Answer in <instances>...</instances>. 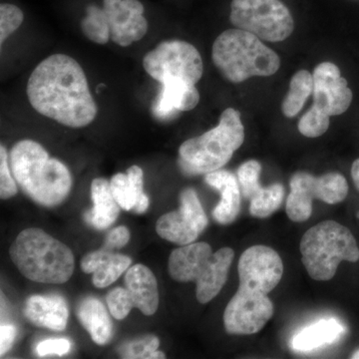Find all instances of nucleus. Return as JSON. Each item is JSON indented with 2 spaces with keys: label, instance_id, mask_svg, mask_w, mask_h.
<instances>
[{
  "label": "nucleus",
  "instance_id": "obj_1",
  "mask_svg": "<svg viewBox=\"0 0 359 359\" xmlns=\"http://www.w3.org/2000/svg\"><path fill=\"white\" fill-rule=\"evenodd\" d=\"M26 93L37 112L71 128L91 124L98 113L83 69L65 54L41 61L28 79Z\"/></svg>",
  "mask_w": 359,
  "mask_h": 359
},
{
  "label": "nucleus",
  "instance_id": "obj_2",
  "mask_svg": "<svg viewBox=\"0 0 359 359\" xmlns=\"http://www.w3.org/2000/svg\"><path fill=\"white\" fill-rule=\"evenodd\" d=\"M11 169L23 191L39 204L55 205L65 200L72 186L68 168L39 143L22 140L11 149Z\"/></svg>",
  "mask_w": 359,
  "mask_h": 359
},
{
  "label": "nucleus",
  "instance_id": "obj_3",
  "mask_svg": "<svg viewBox=\"0 0 359 359\" xmlns=\"http://www.w3.org/2000/svg\"><path fill=\"white\" fill-rule=\"evenodd\" d=\"M13 263L28 280L60 285L74 271V256L67 245L40 229L21 231L9 250Z\"/></svg>",
  "mask_w": 359,
  "mask_h": 359
},
{
  "label": "nucleus",
  "instance_id": "obj_4",
  "mask_svg": "<svg viewBox=\"0 0 359 359\" xmlns=\"http://www.w3.org/2000/svg\"><path fill=\"white\" fill-rule=\"evenodd\" d=\"M212 61L226 79L241 83L250 77H268L280 69L278 54L245 30L229 29L215 40Z\"/></svg>",
  "mask_w": 359,
  "mask_h": 359
},
{
  "label": "nucleus",
  "instance_id": "obj_5",
  "mask_svg": "<svg viewBox=\"0 0 359 359\" xmlns=\"http://www.w3.org/2000/svg\"><path fill=\"white\" fill-rule=\"evenodd\" d=\"M245 141L241 113L228 108L218 126L189 139L179 148V166L189 176L211 173L224 167Z\"/></svg>",
  "mask_w": 359,
  "mask_h": 359
},
{
  "label": "nucleus",
  "instance_id": "obj_6",
  "mask_svg": "<svg viewBox=\"0 0 359 359\" xmlns=\"http://www.w3.org/2000/svg\"><path fill=\"white\" fill-rule=\"evenodd\" d=\"M233 257L235 252L231 248L212 252L207 243L182 245L170 255V276L177 282H195L198 301L208 304L226 283Z\"/></svg>",
  "mask_w": 359,
  "mask_h": 359
},
{
  "label": "nucleus",
  "instance_id": "obj_7",
  "mask_svg": "<svg viewBox=\"0 0 359 359\" xmlns=\"http://www.w3.org/2000/svg\"><path fill=\"white\" fill-rule=\"evenodd\" d=\"M299 250L309 275L318 282L332 280L341 262L355 263L359 259L358 243L353 233L332 219L306 231Z\"/></svg>",
  "mask_w": 359,
  "mask_h": 359
},
{
  "label": "nucleus",
  "instance_id": "obj_8",
  "mask_svg": "<svg viewBox=\"0 0 359 359\" xmlns=\"http://www.w3.org/2000/svg\"><path fill=\"white\" fill-rule=\"evenodd\" d=\"M230 20L238 29L271 42L287 39L294 27L289 8L280 0H233Z\"/></svg>",
  "mask_w": 359,
  "mask_h": 359
},
{
  "label": "nucleus",
  "instance_id": "obj_9",
  "mask_svg": "<svg viewBox=\"0 0 359 359\" xmlns=\"http://www.w3.org/2000/svg\"><path fill=\"white\" fill-rule=\"evenodd\" d=\"M290 194L287 200V216L292 222L301 223L311 218L313 200L334 205L341 203L348 194V184L341 174L332 172L314 177L306 172H297L290 182Z\"/></svg>",
  "mask_w": 359,
  "mask_h": 359
},
{
  "label": "nucleus",
  "instance_id": "obj_10",
  "mask_svg": "<svg viewBox=\"0 0 359 359\" xmlns=\"http://www.w3.org/2000/svg\"><path fill=\"white\" fill-rule=\"evenodd\" d=\"M143 66L160 83L168 79H180L197 84L204 71L200 52L194 45L182 40L161 42L146 54Z\"/></svg>",
  "mask_w": 359,
  "mask_h": 359
},
{
  "label": "nucleus",
  "instance_id": "obj_11",
  "mask_svg": "<svg viewBox=\"0 0 359 359\" xmlns=\"http://www.w3.org/2000/svg\"><path fill=\"white\" fill-rule=\"evenodd\" d=\"M180 202L178 211L167 212L160 217L156 231L161 238L174 244H192L207 228V215L193 189L182 191Z\"/></svg>",
  "mask_w": 359,
  "mask_h": 359
},
{
  "label": "nucleus",
  "instance_id": "obj_12",
  "mask_svg": "<svg viewBox=\"0 0 359 359\" xmlns=\"http://www.w3.org/2000/svg\"><path fill=\"white\" fill-rule=\"evenodd\" d=\"M273 311L268 295L238 287L224 309V327L231 334H257L271 320Z\"/></svg>",
  "mask_w": 359,
  "mask_h": 359
},
{
  "label": "nucleus",
  "instance_id": "obj_13",
  "mask_svg": "<svg viewBox=\"0 0 359 359\" xmlns=\"http://www.w3.org/2000/svg\"><path fill=\"white\" fill-rule=\"evenodd\" d=\"M240 287L268 295L280 283L283 264L280 255L266 245H252L240 257Z\"/></svg>",
  "mask_w": 359,
  "mask_h": 359
},
{
  "label": "nucleus",
  "instance_id": "obj_14",
  "mask_svg": "<svg viewBox=\"0 0 359 359\" xmlns=\"http://www.w3.org/2000/svg\"><path fill=\"white\" fill-rule=\"evenodd\" d=\"M313 107L328 116L342 114L353 102V91L332 62L320 63L313 70Z\"/></svg>",
  "mask_w": 359,
  "mask_h": 359
},
{
  "label": "nucleus",
  "instance_id": "obj_15",
  "mask_svg": "<svg viewBox=\"0 0 359 359\" xmlns=\"http://www.w3.org/2000/svg\"><path fill=\"white\" fill-rule=\"evenodd\" d=\"M262 165L256 160L248 161L238 169V185L243 197L250 200V212L257 219H266L283 204L285 189L282 184L266 188L259 184Z\"/></svg>",
  "mask_w": 359,
  "mask_h": 359
},
{
  "label": "nucleus",
  "instance_id": "obj_16",
  "mask_svg": "<svg viewBox=\"0 0 359 359\" xmlns=\"http://www.w3.org/2000/svg\"><path fill=\"white\" fill-rule=\"evenodd\" d=\"M103 9L109 22L111 40L119 46H129L147 33L145 8L139 0H103Z\"/></svg>",
  "mask_w": 359,
  "mask_h": 359
},
{
  "label": "nucleus",
  "instance_id": "obj_17",
  "mask_svg": "<svg viewBox=\"0 0 359 359\" xmlns=\"http://www.w3.org/2000/svg\"><path fill=\"white\" fill-rule=\"evenodd\" d=\"M158 98L153 106V113L161 120L171 119L179 111H190L198 105L200 94L196 84L180 79L162 82Z\"/></svg>",
  "mask_w": 359,
  "mask_h": 359
},
{
  "label": "nucleus",
  "instance_id": "obj_18",
  "mask_svg": "<svg viewBox=\"0 0 359 359\" xmlns=\"http://www.w3.org/2000/svg\"><path fill=\"white\" fill-rule=\"evenodd\" d=\"M25 313L33 325L55 332L65 330L69 318L65 299L57 294L33 295L26 301Z\"/></svg>",
  "mask_w": 359,
  "mask_h": 359
},
{
  "label": "nucleus",
  "instance_id": "obj_19",
  "mask_svg": "<svg viewBox=\"0 0 359 359\" xmlns=\"http://www.w3.org/2000/svg\"><path fill=\"white\" fill-rule=\"evenodd\" d=\"M205 182L212 188L221 193V201L212 211V217L218 223H233L241 211V192L238 178L226 170H217L205 174Z\"/></svg>",
  "mask_w": 359,
  "mask_h": 359
},
{
  "label": "nucleus",
  "instance_id": "obj_20",
  "mask_svg": "<svg viewBox=\"0 0 359 359\" xmlns=\"http://www.w3.org/2000/svg\"><path fill=\"white\" fill-rule=\"evenodd\" d=\"M132 259L124 255L114 254L105 249L90 252L82 259L81 269L85 273H93L94 285L98 289L109 287L131 266Z\"/></svg>",
  "mask_w": 359,
  "mask_h": 359
},
{
  "label": "nucleus",
  "instance_id": "obj_21",
  "mask_svg": "<svg viewBox=\"0 0 359 359\" xmlns=\"http://www.w3.org/2000/svg\"><path fill=\"white\" fill-rule=\"evenodd\" d=\"M144 175L140 167L132 166L126 174L118 173L110 181L111 191L122 209L143 214L149 208L148 196L144 193Z\"/></svg>",
  "mask_w": 359,
  "mask_h": 359
},
{
  "label": "nucleus",
  "instance_id": "obj_22",
  "mask_svg": "<svg viewBox=\"0 0 359 359\" xmlns=\"http://www.w3.org/2000/svg\"><path fill=\"white\" fill-rule=\"evenodd\" d=\"M125 285L131 295L134 306L145 316H153L159 306L157 280L151 269L143 264H135L127 271Z\"/></svg>",
  "mask_w": 359,
  "mask_h": 359
},
{
  "label": "nucleus",
  "instance_id": "obj_23",
  "mask_svg": "<svg viewBox=\"0 0 359 359\" xmlns=\"http://www.w3.org/2000/svg\"><path fill=\"white\" fill-rule=\"evenodd\" d=\"M91 198L93 209L85 214V219L94 228L105 230L114 223L119 216L120 205L113 196L109 182L96 178L91 184Z\"/></svg>",
  "mask_w": 359,
  "mask_h": 359
},
{
  "label": "nucleus",
  "instance_id": "obj_24",
  "mask_svg": "<svg viewBox=\"0 0 359 359\" xmlns=\"http://www.w3.org/2000/svg\"><path fill=\"white\" fill-rule=\"evenodd\" d=\"M77 316L90 337L99 346H105L113 334L109 313L102 302L95 297H87L80 302Z\"/></svg>",
  "mask_w": 359,
  "mask_h": 359
},
{
  "label": "nucleus",
  "instance_id": "obj_25",
  "mask_svg": "<svg viewBox=\"0 0 359 359\" xmlns=\"http://www.w3.org/2000/svg\"><path fill=\"white\" fill-rule=\"evenodd\" d=\"M346 332V328L335 318L321 320L294 335L292 346L294 351H311L325 344H334Z\"/></svg>",
  "mask_w": 359,
  "mask_h": 359
},
{
  "label": "nucleus",
  "instance_id": "obj_26",
  "mask_svg": "<svg viewBox=\"0 0 359 359\" xmlns=\"http://www.w3.org/2000/svg\"><path fill=\"white\" fill-rule=\"evenodd\" d=\"M313 91V77L306 70L297 71L292 78L290 90L283 99L282 110L287 118L295 117L308 100Z\"/></svg>",
  "mask_w": 359,
  "mask_h": 359
},
{
  "label": "nucleus",
  "instance_id": "obj_27",
  "mask_svg": "<svg viewBox=\"0 0 359 359\" xmlns=\"http://www.w3.org/2000/svg\"><path fill=\"white\" fill-rule=\"evenodd\" d=\"M81 29L85 36L96 44L104 45L111 39L110 26L103 8L95 4L86 7V15L81 21Z\"/></svg>",
  "mask_w": 359,
  "mask_h": 359
},
{
  "label": "nucleus",
  "instance_id": "obj_28",
  "mask_svg": "<svg viewBox=\"0 0 359 359\" xmlns=\"http://www.w3.org/2000/svg\"><path fill=\"white\" fill-rule=\"evenodd\" d=\"M330 117L323 111L311 106L299 122V131L309 138H316L327 131L330 127Z\"/></svg>",
  "mask_w": 359,
  "mask_h": 359
},
{
  "label": "nucleus",
  "instance_id": "obj_29",
  "mask_svg": "<svg viewBox=\"0 0 359 359\" xmlns=\"http://www.w3.org/2000/svg\"><path fill=\"white\" fill-rule=\"evenodd\" d=\"M160 341L157 337L145 335L123 346L119 353L123 358L150 359L151 354L158 351Z\"/></svg>",
  "mask_w": 359,
  "mask_h": 359
},
{
  "label": "nucleus",
  "instance_id": "obj_30",
  "mask_svg": "<svg viewBox=\"0 0 359 359\" xmlns=\"http://www.w3.org/2000/svg\"><path fill=\"white\" fill-rule=\"evenodd\" d=\"M23 20H25V15L20 7L11 4H1L0 6V44H4V42L20 27Z\"/></svg>",
  "mask_w": 359,
  "mask_h": 359
},
{
  "label": "nucleus",
  "instance_id": "obj_31",
  "mask_svg": "<svg viewBox=\"0 0 359 359\" xmlns=\"http://www.w3.org/2000/svg\"><path fill=\"white\" fill-rule=\"evenodd\" d=\"M108 309L116 320H124L135 308L128 290L123 287L111 290L107 295Z\"/></svg>",
  "mask_w": 359,
  "mask_h": 359
},
{
  "label": "nucleus",
  "instance_id": "obj_32",
  "mask_svg": "<svg viewBox=\"0 0 359 359\" xmlns=\"http://www.w3.org/2000/svg\"><path fill=\"white\" fill-rule=\"evenodd\" d=\"M11 165L8 164V156L4 145L0 146V197L2 200L13 198L18 194V185L15 179L11 175Z\"/></svg>",
  "mask_w": 359,
  "mask_h": 359
},
{
  "label": "nucleus",
  "instance_id": "obj_33",
  "mask_svg": "<svg viewBox=\"0 0 359 359\" xmlns=\"http://www.w3.org/2000/svg\"><path fill=\"white\" fill-rule=\"evenodd\" d=\"M71 349V342L67 339H50L40 342L36 346V353L39 356L52 355H65L69 353Z\"/></svg>",
  "mask_w": 359,
  "mask_h": 359
},
{
  "label": "nucleus",
  "instance_id": "obj_34",
  "mask_svg": "<svg viewBox=\"0 0 359 359\" xmlns=\"http://www.w3.org/2000/svg\"><path fill=\"white\" fill-rule=\"evenodd\" d=\"M130 240V231L126 226H118L110 231L106 238L105 249H121L128 244Z\"/></svg>",
  "mask_w": 359,
  "mask_h": 359
},
{
  "label": "nucleus",
  "instance_id": "obj_35",
  "mask_svg": "<svg viewBox=\"0 0 359 359\" xmlns=\"http://www.w3.org/2000/svg\"><path fill=\"white\" fill-rule=\"evenodd\" d=\"M16 337V328L11 325H1L0 327V355L11 349Z\"/></svg>",
  "mask_w": 359,
  "mask_h": 359
},
{
  "label": "nucleus",
  "instance_id": "obj_36",
  "mask_svg": "<svg viewBox=\"0 0 359 359\" xmlns=\"http://www.w3.org/2000/svg\"><path fill=\"white\" fill-rule=\"evenodd\" d=\"M351 177H353L354 185L359 191V159L354 161L351 167Z\"/></svg>",
  "mask_w": 359,
  "mask_h": 359
},
{
  "label": "nucleus",
  "instance_id": "obj_37",
  "mask_svg": "<svg viewBox=\"0 0 359 359\" xmlns=\"http://www.w3.org/2000/svg\"><path fill=\"white\" fill-rule=\"evenodd\" d=\"M351 358L359 359V349H358V351H356L355 353H354L353 354V356H351Z\"/></svg>",
  "mask_w": 359,
  "mask_h": 359
},
{
  "label": "nucleus",
  "instance_id": "obj_38",
  "mask_svg": "<svg viewBox=\"0 0 359 359\" xmlns=\"http://www.w3.org/2000/svg\"><path fill=\"white\" fill-rule=\"evenodd\" d=\"M358 218H359V212H358Z\"/></svg>",
  "mask_w": 359,
  "mask_h": 359
}]
</instances>
